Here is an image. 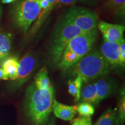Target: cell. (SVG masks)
Returning <instances> with one entry per match:
<instances>
[{"label":"cell","mask_w":125,"mask_h":125,"mask_svg":"<svg viewBox=\"0 0 125 125\" xmlns=\"http://www.w3.org/2000/svg\"><path fill=\"white\" fill-rule=\"evenodd\" d=\"M63 19L77 27L83 32L96 31L97 16L89 9L82 7L72 8L67 11Z\"/></svg>","instance_id":"cell-6"},{"label":"cell","mask_w":125,"mask_h":125,"mask_svg":"<svg viewBox=\"0 0 125 125\" xmlns=\"http://www.w3.org/2000/svg\"><path fill=\"white\" fill-rule=\"evenodd\" d=\"M77 0H56L54 5L58 4H62L64 5H73L76 3Z\"/></svg>","instance_id":"cell-23"},{"label":"cell","mask_w":125,"mask_h":125,"mask_svg":"<svg viewBox=\"0 0 125 125\" xmlns=\"http://www.w3.org/2000/svg\"><path fill=\"white\" fill-rule=\"evenodd\" d=\"M80 100L82 102L92 104H97L96 87L95 83H89L81 90Z\"/></svg>","instance_id":"cell-13"},{"label":"cell","mask_w":125,"mask_h":125,"mask_svg":"<svg viewBox=\"0 0 125 125\" xmlns=\"http://www.w3.org/2000/svg\"><path fill=\"white\" fill-rule=\"evenodd\" d=\"M48 2H49V4L53 6V7H54V2H55V1L56 0H48Z\"/></svg>","instance_id":"cell-27"},{"label":"cell","mask_w":125,"mask_h":125,"mask_svg":"<svg viewBox=\"0 0 125 125\" xmlns=\"http://www.w3.org/2000/svg\"><path fill=\"white\" fill-rule=\"evenodd\" d=\"M105 7L118 15L125 14V0H107Z\"/></svg>","instance_id":"cell-18"},{"label":"cell","mask_w":125,"mask_h":125,"mask_svg":"<svg viewBox=\"0 0 125 125\" xmlns=\"http://www.w3.org/2000/svg\"><path fill=\"white\" fill-rule=\"evenodd\" d=\"M125 119V97L123 90L121 93V96L119 103L118 108H116V125H123Z\"/></svg>","instance_id":"cell-19"},{"label":"cell","mask_w":125,"mask_h":125,"mask_svg":"<svg viewBox=\"0 0 125 125\" xmlns=\"http://www.w3.org/2000/svg\"><path fill=\"white\" fill-rule=\"evenodd\" d=\"M34 84L39 89H49L53 87L45 67L42 68L36 74Z\"/></svg>","instance_id":"cell-15"},{"label":"cell","mask_w":125,"mask_h":125,"mask_svg":"<svg viewBox=\"0 0 125 125\" xmlns=\"http://www.w3.org/2000/svg\"><path fill=\"white\" fill-rule=\"evenodd\" d=\"M47 125H56L55 123V120H54V118L53 116H52L51 119L48 121V123Z\"/></svg>","instance_id":"cell-25"},{"label":"cell","mask_w":125,"mask_h":125,"mask_svg":"<svg viewBox=\"0 0 125 125\" xmlns=\"http://www.w3.org/2000/svg\"><path fill=\"white\" fill-rule=\"evenodd\" d=\"M95 84L98 103L110 96L114 92L115 87L114 82L108 79H99Z\"/></svg>","instance_id":"cell-11"},{"label":"cell","mask_w":125,"mask_h":125,"mask_svg":"<svg viewBox=\"0 0 125 125\" xmlns=\"http://www.w3.org/2000/svg\"><path fill=\"white\" fill-rule=\"evenodd\" d=\"M109 68L100 52L92 49L68 70L72 76H80L83 82H87L107 74Z\"/></svg>","instance_id":"cell-2"},{"label":"cell","mask_w":125,"mask_h":125,"mask_svg":"<svg viewBox=\"0 0 125 125\" xmlns=\"http://www.w3.org/2000/svg\"><path fill=\"white\" fill-rule=\"evenodd\" d=\"M54 100L53 87L39 89L34 83L29 86L26 92L24 111L30 125H47Z\"/></svg>","instance_id":"cell-1"},{"label":"cell","mask_w":125,"mask_h":125,"mask_svg":"<svg viewBox=\"0 0 125 125\" xmlns=\"http://www.w3.org/2000/svg\"><path fill=\"white\" fill-rule=\"evenodd\" d=\"M13 1L15 0H2V2L4 4H9V3L13 2Z\"/></svg>","instance_id":"cell-26"},{"label":"cell","mask_w":125,"mask_h":125,"mask_svg":"<svg viewBox=\"0 0 125 125\" xmlns=\"http://www.w3.org/2000/svg\"><path fill=\"white\" fill-rule=\"evenodd\" d=\"M0 79H4V80H8V79L7 76L4 73V71H3L2 68H0Z\"/></svg>","instance_id":"cell-24"},{"label":"cell","mask_w":125,"mask_h":125,"mask_svg":"<svg viewBox=\"0 0 125 125\" xmlns=\"http://www.w3.org/2000/svg\"><path fill=\"white\" fill-rule=\"evenodd\" d=\"M52 111L57 118L65 121H71L77 113V105H67L54 99Z\"/></svg>","instance_id":"cell-10"},{"label":"cell","mask_w":125,"mask_h":125,"mask_svg":"<svg viewBox=\"0 0 125 125\" xmlns=\"http://www.w3.org/2000/svg\"><path fill=\"white\" fill-rule=\"evenodd\" d=\"M125 64V41L124 38L119 43V65L124 67Z\"/></svg>","instance_id":"cell-22"},{"label":"cell","mask_w":125,"mask_h":125,"mask_svg":"<svg viewBox=\"0 0 125 125\" xmlns=\"http://www.w3.org/2000/svg\"><path fill=\"white\" fill-rule=\"evenodd\" d=\"M36 64L35 57L30 53L23 56L20 62L17 73L16 80L18 86H21L27 81L32 74Z\"/></svg>","instance_id":"cell-8"},{"label":"cell","mask_w":125,"mask_h":125,"mask_svg":"<svg viewBox=\"0 0 125 125\" xmlns=\"http://www.w3.org/2000/svg\"><path fill=\"white\" fill-rule=\"evenodd\" d=\"M83 33L85 32L77 27L62 20L54 31L51 41L50 52L53 62L59 64L70 41Z\"/></svg>","instance_id":"cell-4"},{"label":"cell","mask_w":125,"mask_h":125,"mask_svg":"<svg viewBox=\"0 0 125 125\" xmlns=\"http://www.w3.org/2000/svg\"><path fill=\"white\" fill-rule=\"evenodd\" d=\"M83 81L80 76H76L74 79H70L68 82V91L74 97L75 101L80 100Z\"/></svg>","instance_id":"cell-16"},{"label":"cell","mask_w":125,"mask_h":125,"mask_svg":"<svg viewBox=\"0 0 125 125\" xmlns=\"http://www.w3.org/2000/svg\"><path fill=\"white\" fill-rule=\"evenodd\" d=\"M100 53L110 67L119 65V43L104 41L101 46Z\"/></svg>","instance_id":"cell-9"},{"label":"cell","mask_w":125,"mask_h":125,"mask_svg":"<svg viewBox=\"0 0 125 125\" xmlns=\"http://www.w3.org/2000/svg\"><path fill=\"white\" fill-rule=\"evenodd\" d=\"M77 1H83V2H89V1H93V0H77Z\"/></svg>","instance_id":"cell-28"},{"label":"cell","mask_w":125,"mask_h":125,"mask_svg":"<svg viewBox=\"0 0 125 125\" xmlns=\"http://www.w3.org/2000/svg\"><path fill=\"white\" fill-rule=\"evenodd\" d=\"M116 108H108L102 114L95 125H116Z\"/></svg>","instance_id":"cell-17"},{"label":"cell","mask_w":125,"mask_h":125,"mask_svg":"<svg viewBox=\"0 0 125 125\" xmlns=\"http://www.w3.org/2000/svg\"><path fill=\"white\" fill-rule=\"evenodd\" d=\"M98 27L102 34L105 42L120 43L123 38V35L125 29V26L101 21L98 24Z\"/></svg>","instance_id":"cell-7"},{"label":"cell","mask_w":125,"mask_h":125,"mask_svg":"<svg viewBox=\"0 0 125 125\" xmlns=\"http://www.w3.org/2000/svg\"><path fill=\"white\" fill-rule=\"evenodd\" d=\"M77 112L81 116L90 118L94 113V108L91 104L82 102L77 105Z\"/></svg>","instance_id":"cell-20"},{"label":"cell","mask_w":125,"mask_h":125,"mask_svg":"<svg viewBox=\"0 0 125 125\" xmlns=\"http://www.w3.org/2000/svg\"><path fill=\"white\" fill-rule=\"evenodd\" d=\"M97 37V31L85 32L74 37L64 51L58 65L63 71H67L86 54L93 49Z\"/></svg>","instance_id":"cell-3"},{"label":"cell","mask_w":125,"mask_h":125,"mask_svg":"<svg viewBox=\"0 0 125 125\" xmlns=\"http://www.w3.org/2000/svg\"><path fill=\"white\" fill-rule=\"evenodd\" d=\"M71 124L72 125H92V119L90 118L80 116L73 119Z\"/></svg>","instance_id":"cell-21"},{"label":"cell","mask_w":125,"mask_h":125,"mask_svg":"<svg viewBox=\"0 0 125 125\" xmlns=\"http://www.w3.org/2000/svg\"><path fill=\"white\" fill-rule=\"evenodd\" d=\"M12 35L9 32H0V62L8 56L11 49Z\"/></svg>","instance_id":"cell-14"},{"label":"cell","mask_w":125,"mask_h":125,"mask_svg":"<svg viewBox=\"0 0 125 125\" xmlns=\"http://www.w3.org/2000/svg\"><path fill=\"white\" fill-rule=\"evenodd\" d=\"M41 11L38 0H21L15 7L12 16L16 26L26 33Z\"/></svg>","instance_id":"cell-5"},{"label":"cell","mask_w":125,"mask_h":125,"mask_svg":"<svg viewBox=\"0 0 125 125\" xmlns=\"http://www.w3.org/2000/svg\"><path fill=\"white\" fill-rule=\"evenodd\" d=\"M2 69L8 79L15 80L19 66L18 59L16 57H9L4 59L2 63Z\"/></svg>","instance_id":"cell-12"}]
</instances>
